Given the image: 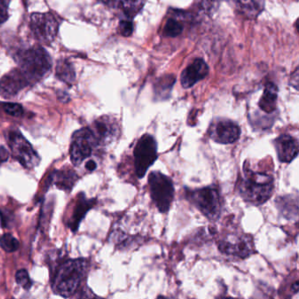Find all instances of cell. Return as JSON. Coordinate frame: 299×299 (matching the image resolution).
I'll list each match as a JSON object with an SVG mask.
<instances>
[{
	"instance_id": "cell-1",
	"label": "cell",
	"mask_w": 299,
	"mask_h": 299,
	"mask_svg": "<svg viewBox=\"0 0 299 299\" xmlns=\"http://www.w3.org/2000/svg\"><path fill=\"white\" fill-rule=\"evenodd\" d=\"M274 190L272 175L253 171L244 165L243 175L237 184V191L244 201L256 206L263 205L272 197Z\"/></svg>"
},
{
	"instance_id": "cell-2",
	"label": "cell",
	"mask_w": 299,
	"mask_h": 299,
	"mask_svg": "<svg viewBox=\"0 0 299 299\" xmlns=\"http://www.w3.org/2000/svg\"><path fill=\"white\" fill-rule=\"evenodd\" d=\"M85 260H67L58 267L52 281V289L55 294L70 297L78 290L87 270Z\"/></svg>"
},
{
	"instance_id": "cell-3",
	"label": "cell",
	"mask_w": 299,
	"mask_h": 299,
	"mask_svg": "<svg viewBox=\"0 0 299 299\" xmlns=\"http://www.w3.org/2000/svg\"><path fill=\"white\" fill-rule=\"evenodd\" d=\"M185 197L206 219L215 221L221 215L223 201L219 190L215 185L204 188H185Z\"/></svg>"
},
{
	"instance_id": "cell-4",
	"label": "cell",
	"mask_w": 299,
	"mask_h": 299,
	"mask_svg": "<svg viewBox=\"0 0 299 299\" xmlns=\"http://www.w3.org/2000/svg\"><path fill=\"white\" fill-rule=\"evenodd\" d=\"M20 70L29 83H35L46 76L51 70V59L40 46L21 51L16 56Z\"/></svg>"
},
{
	"instance_id": "cell-5",
	"label": "cell",
	"mask_w": 299,
	"mask_h": 299,
	"mask_svg": "<svg viewBox=\"0 0 299 299\" xmlns=\"http://www.w3.org/2000/svg\"><path fill=\"white\" fill-rule=\"evenodd\" d=\"M148 185L152 201L159 212H168L175 197V187L172 179L161 172L153 171L148 175Z\"/></svg>"
},
{
	"instance_id": "cell-6",
	"label": "cell",
	"mask_w": 299,
	"mask_h": 299,
	"mask_svg": "<svg viewBox=\"0 0 299 299\" xmlns=\"http://www.w3.org/2000/svg\"><path fill=\"white\" fill-rule=\"evenodd\" d=\"M157 142L149 134H145L139 139L134 149L135 171L139 179L143 178L148 168L158 158Z\"/></svg>"
},
{
	"instance_id": "cell-7",
	"label": "cell",
	"mask_w": 299,
	"mask_h": 299,
	"mask_svg": "<svg viewBox=\"0 0 299 299\" xmlns=\"http://www.w3.org/2000/svg\"><path fill=\"white\" fill-rule=\"evenodd\" d=\"M7 141L13 156L25 168H34L40 164V156L18 130L8 132Z\"/></svg>"
},
{
	"instance_id": "cell-8",
	"label": "cell",
	"mask_w": 299,
	"mask_h": 299,
	"mask_svg": "<svg viewBox=\"0 0 299 299\" xmlns=\"http://www.w3.org/2000/svg\"><path fill=\"white\" fill-rule=\"evenodd\" d=\"M219 252L228 257L246 259L256 253L252 236L229 234L218 244Z\"/></svg>"
},
{
	"instance_id": "cell-9",
	"label": "cell",
	"mask_w": 299,
	"mask_h": 299,
	"mask_svg": "<svg viewBox=\"0 0 299 299\" xmlns=\"http://www.w3.org/2000/svg\"><path fill=\"white\" fill-rule=\"evenodd\" d=\"M98 146L94 135L90 128L75 132L71 146V158L75 166L80 165L91 156L93 148Z\"/></svg>"
},
{
	"instance_id": "cell-10",
	"label": "cell",
	"mask_w": 299,
	"mask_h": 299,
	"mask_svg": "<svg viewBox=\"0 0 299 299\" xmlns=\"http://www.w3.org/2000/svg\"><path fill=\"white\" fill-rule=\"evenodd\" d=\"M30 27L39 41L48 44L56 37L59 24L56 18L50 13L33 14L30 18Z\"/></svg>"
},
{
	"instance_id": "cell-11",
	"label": "cell",
	"mask_w": 299,
	"mask_h": 299,
	"mask_svg": "<svg viewBox=\"0 0 299 299\" xmlns=\"http://www.w3.org/2000/svg\"><path fill=\"white\" fill-rule=\"evenodd\" d=\"M209 137L219 144H232L242 135L239 125L228 118H217L208 128Z\"/></svg>"
},
{
	"instance_id": "cell-12",
	"label": "cell",
	"mask_w": 299,
	"mask_h": 299,
	"mask_svg": "<svg viewBox=\"0 0 299 299\" xmlns=\"http://www.w3.org/2000/svg\"><path fill=\"white\" fill-rule=\"evenodd\" d=\"M91 129L98 146H104L112 142L117 138L119 131L117 121L107 116L98 118Z\"/></svg>"
},
{
	"instance_id": "cell-13",
	"label": "cell",
	"mask_w": 299,
	"mask_h": 299,
	"mask_svg": "<svg viewBox=\"0 0 299 299\" xmlns=\"http://www.w3.org/2000/svg\"><path fill=\"white\" fill-rule=\"evenodd\" d=\"M30 84L23 73L18 69L5 75L0 80V96L12 98Z\"/></svg>"
},
{
	"instance_id": "cell-14",
	"label": "cell",
	"mask_w": 299,
	"mask_h": 299,
	"mask_svg": "<svg viewBox=\"0 0 299 299\" xmlns=\"http://www.w3.org/2000/svg\"><path fill=\"white\" fill-rule=\"evenodd\" d=\"M277 158L281 162L289 163L298 155V141L291 135L283 134L273 141Z\"/></svg>"
},
{
	"instance_id": "cell-15",
	"label": "cell",
	"mask_w": 299,
	"mask_h": 299,
	"mask_svg": "<svg viewBox=\"0 0 299 299\" xmlns=\"http://www.w3.org/2000/svg\"><path fill=\"white\" fill-rule=\"evenodd\" d=\"M209 68L205 61L196 59L183 71L181 84L183 87L188 89L195 85L198 82L204 79L208 75Z\"/></svg>"
},
{
	"instance_id": "cell-16",
	"label": "cell",
	"mask_w": 299,
	"mask_h": 299,
	"mask_svg": "<svg viewBox=\"0 0 299 299\" xmlns=\"http://www.w3.org/2000/svg\"><path fill=\"white\" fill-rule=\"evenodd\" d=\"M78 201L73 207V211L71 212V217L68 220L67 225L71 230L76 232L84 216L94 206L95 199H87L83 194L78 198Z\"/></svg>"
},
{
	"instance_id": "cell-17",
	"label": "cell",
	"mask_w": 299,
	"mask_h": 299,
	"mask_svg": "<svg viewBox=\"0 0 299 299\" xmlns=\"http://www.w3.org/2000/svg\"><path fill=\"white\" fill-rule=\"evenodd\" d=\"M276 205L280 213L286 219L291 220L298 216V199L297 196L286 195L278 197L276 199Z\"/></svg>"
},
{
	"instance_id": "cell-18",
	"label": "cell",
	"mask_w": 299,
	"mask_h": 299,
	"mask_svg": "<svg viewBox=\"0 0 299 299\" xmlns=\"http://www.w3.org/2000/svg\"><path fill=\"white\" fill-rule=\"evenodd\" d=\"M278 98V89L276 84L267 83L262 98L259 101V107L266 113H273L276 110Z\"/></svg>"
},
{
	"instance_id": "cell-19",
	"label": "cell",
	"mask_w": 299,
	"mask_h": 299,
	"mask_svg": "<svg viewBox=\"0 0 299 299\" xmlns=\"http://www.w3.org/2000/svg\"><path fill=\"white\" fill-rule=\"evenodd\" d=\"M240 14L249 19L257 17L262 11V0H230Z\"/></svg>"
},
{
	"instance_id": "cell-20",
	"label": "cell",
	"mask_w": 299,
	"mask_h": 299,
	"mask_svg": "<svg viewBox=\"0 0 299 299\" xmlns=\"http://www.w3.org/2000/svg\"><path fill=\"white\" fill-rule=\"evenodd\" d=\"M78 175L72 170H60L50 176V181L54 183L58 188L62 189L66 192H70L72 190L75 184L78 181Z\"/></svg>"
},
{
	"instance_id": "cell-21",
	"label": "cell",
	"mask_w": 299,
	"mask_h": 299,
	"mask_svg": "<svg viewBox=\"0 0 299 299\" xmlns=\"http://www.w3.org/2000/svg\"><path fill=\"white\" fill-rule=\"evenodd\" d=\"M56 77L66 84H73L76 79V73L72 64L66 59H61L58 61L56 65Z\"/></svg>"
},
{
	"instance_id": "cell-22",
	"label": "cell",
	"mask_w": 299,
	"mask_h": 299,
	"mask_svg": "<svg viewBox=\"0 0 299 299\" xmlns=\"http://www.w3.org/2000/svg\"><path fill=\"white\" fill-rule=\"evenodd\" d=\"M146 0H118V7L128 19L137 15L144 7Z\"/></svg>"
},
{
	"instance_id": "cell-23",
	"label": "cell",
	"mask_w": 299,
	"mask_h": 299,
	"mask_svg": "<svg viewBox=\"0 0 299 299\" xmlns=\"http://www.w3.org/2000/svg\"><path fill=\"white\" fill-rule=\"evenodd\" d=\"M183 30H184V25L178 20L170 18L165 24L163 34L167 37H176L182 34Z\"/></svg>"
},
{
	"instance_id": "cell-24",
	"label": "cell",
	"mask_w": 299,
	"mask_h": 299,
	"mask_svg": "<svg viewBox=\"0 0 299 299\" xmlns=\"http://www.w3.org/2000/svg\"><path fill=\"white\" fill-rule=\"evenodd\" d=\"M0 247L6 252H15L20 248V242L10 233H5L0 237Z\"/></svg>"
},
{
	"instance_id": "cell-25",
	"label": "cell",
	"mask_w": 299,
	"mask_h": 299,
	"mask_svg": "<svg viewBox=\"0 0 299 299\" xmlns=\"http://www.w3.org/2000/svg\"><path fill=\"white\" fill-rule=\"evenodd\" d=\"M15 279L18 284H20L23 289H29L32 287V281H31L29 275L26 269H20L16 275H15Z\"/></svg>"
},
{
	"instance_id": "cell-26",
	"label": "cell",
	"mask_w": 299,
	"mask_h": 299,
	"mask_svg": "<svg viewBox=\"0 0 299 299\" xmlns=\"http://www.w3.org/2000/svg\"><path fill=\"white\" fill-rule=\"evenodd\" d=\"M3 110L7 114L13 117H21L24 112L23 107L16 103H5L3 104Z\"/></svg>"
},
{
	"instance_id": "cell-27",
	"label": "cell",
	"mask_w": 299,
	"mask_h": 299,
	"mask_svg": "<svg viewBox=\"0 0 299 299\" xmlns=\"http://www.w3.org/2000/svg\"><path fill=\"white\" fill-rule=\"evenodd\" d=\"M118 30L122 36H125V37L131 36L133 31H134V24L132 22L131 19L128 18V20H121Z\"/></svg>"
},
{
	"instance_id": "cell-28",
	"label": "cell",
	"mask_w": 299,
	"mask_h": 299,
	"mask_svg": "<svg viewBox=\"0 0 299 299\" xmlns=\"http://www.w3.org/2000/svg\"><path fill=\"white\" fill-rule=\"evenodd\" d=\"M0 220L3 227H10L14 221V213L9 210L0 209Z\"/></svg>"
},
{
	"instance_id": "cell-29",
	"label": "cell",
	"mask_w": 299,
	"mask_h": 299,
	"mask_svg": "<svg viewBox=\"0 0 299 299\" xmlns=\"http://www.w3.org/2000/svg\"><path fill=\"white\" fill-rule=\"evenodd\" d=\"M11 0H0V25L5 23L9 17L8 8Z\"/></svg>"
},
{
	"instance_id": "cell-30",
	"label": "cell",
	"mask_w": 299,
	"mask_h": 299,
	"mask_svg": "<svg viewBox=\"0 0 299 299\" xmlns=\"http://www.w3.org/2000/svg\"><path fill=\"white\" fill-rule=\"evenodd\" d=\"M9 158V152L7 151L4 147H0V164L7 161Z\"/></svg>"
},
{
	"instance_id": "cell-31",
	"label": "cell",
	"mask_w": 299,
	"mask_h": 299,
	"mask_svg": "<svg viewBox=\"0 0 299 299\" xmlns=\"http://www.w3.org/2000/svg\"><path fill=\"white\" fill-rule=\"evenodd\" d=\"M101 3L104 4L105 6L112 8H117L118 7V0H98Z\"/></svg>"
},
{
	"instance_id": "cell-32",
	"label": "cell",
	"mask_w": 299,
	"mask_h": 299,
	"mask_svg": "<svg viewBox=\"0 0 299 299\" xmlns=\"http://www.w3.org/2000/svg\"><path fill=\"white\" fill-rule=\"evenodd\" d=\"M86 168H87L89 171H93L96 169L97 168V163L95 162L94 161H92V160H90V161H87V163H86Z\"/></svg>"
},
{
	"instance_id": "cell-33",
	"label": "cell",
	"mask_w": 299,
	"mask_h": 299,
	"mask_svg": "<svg viewBox=\"0 0 299 299\" xmlns=\"http://www.w3.org/2000/svg\"><path fill=\"white\" fill-rule=\"evenodd\" d=\"M298 281L296 280L294 283H292V286H291V292L293 294H296V293L298 292Z\"/></svg>"
}]
</instances>
